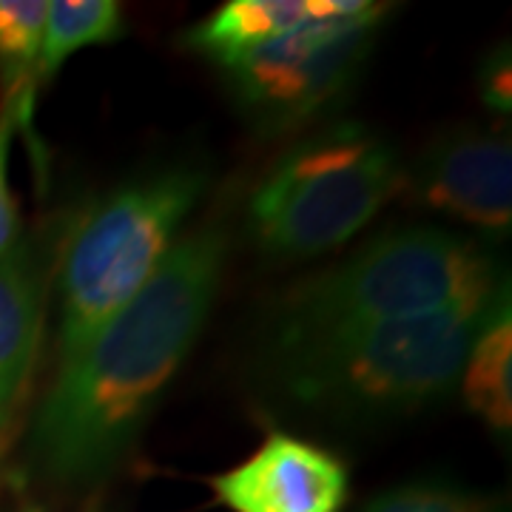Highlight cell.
I'll use <instances>...</instances> for the list:
<instances>
[{"mask_svg": "<svg viewBox=\"0 0 512 512\" xmlns=\"http://www.w3.org/2000/svg\"><path fill=\"white\" fill-rule=\"evenodd\" d=\"M228 237L202 225L165 254L146 285L69 359L40 407L32 447L60 481L120 464L214 308Z\"/></svg>", "mask_w": 512, "mask_h": 512, "instance_id": "cell-1", "label": "cell"}, {"mask_svg": "<svg viewBox=\"0 0 512 512\" xmlns=\"http://www.w3.org/2000/svg\"><path fill=\"white\" fill-rule=\"evenodd\" d=\"M507 285L487 302L330 330L276 345V373L299 407L342 421L410 416L444 399Z\"/></svg>", "mask_w": 512, "mask_h": 512, "instance_id": "cell-2", "label": "cell"}, {"mask_svg": "<svg viewBox=\"0 0 512 512\" xmlns=\"http://www.w3.org/2000/svg\"><path fill=\"white\" fill-rule=\"evenodd\" d=\"M498 291L495 259L481 245L433 225H404L296 285L279 305L276 345L476 305Z\"/></svg>", "mask_w": 512, "mask_h": 512, "instance_id": "cell-3", "label": "cell"}, {"mask_svg": "<svg viewBox=\"0 0 512 512\" xmlns=\"http://www.w3.org/2000/svg\"><path fill=\"white\" fill-rule=\"evenodd\" d=\"M208 174L165 165L92 202L60 256V362L80 350L160 268Z\"/></svg>", "mask_w": 512, "mask_h": 512, "instance_id": "cell-4", "label": "cell"}, {"mask_svg": "<svg viewBox=\"0 0 512 512\" xmlns=\"http://www.w3.org/2000/svg\"><path fill=\"white\" fill-rule=\"evenodd\" d=\"M396 148L365 126L319 131L285 151L248 205L254 242L276 259L328 254L402 188Z\"/></svg>", "mask_w": 512, "mask_h": 512, "instance_id": "cell-5", "label": "cell"}, {"mask_svg": "<svg viewBox=\"0 0 512 512\" xmlns=\"http://www.w3.org/2000/svg\"><path fill=\"white\" fill-rule=\"evenodd\" d=\"M384 15V3H370L350 18L311 20L228 66L248 120L276 134L322 114L359 74Z\"/></svg>", "mask_w": 512, "mask_h": 512, "instance_id": "cell-6", "label": "cell"}, {"mask_svg": "<svg viewBox=\"0 0 512 512\" xmlns=\"http://www.w3.org/2000/svg\"><path fill=\"white\" fill-rule=\"evenodd\" d=\"M407 200L507 237L512 225V148L498 131L461 128L424 148L410 177ZM399 188V191H402Z\"/></svg>", "mask_w": 512, "mask_h": 512, "instance_id": "cell-7", "label": "cell"}, {"mask_svg": "<svg viewBox=\"0 0 512 512\" xmlns=\"http://www.w3.org/2000/svg\"><path fill=\"white\" fill-rule=\"evenodd\" d=\"M234 512H339L348 498V467L319 444L274 433L239 467L211 478Z\"/></svg>", "mask_w": 512, "mask_h": 512, "instance_id": "cell-8", "label": "cell"}, {"mask_svg": "<svg viewBox=\"0 0 512 512\" xmlns=\"http://www.w3.org/2000/svg\"><path fill=\"white\" fill-rule=\"evenodd\" d=\"M367 6L370 3L362 0H231L185 32V43L228 69L259 46L311 20L350 18Z\"/></svg>", "mask_w": 512, "mask_h": 512, "instance_id": "cell-9", "label": "cell"}, {"mask_svg": "<svg viewBox=\"0 0 512 512\" xmlns=\"http://www.w3.org/2000/svg\"><path fill=\"white\" fill-rule=\"evenodd\" d=\"M43 328V279L32 248L18 239L0 254V413L18 399L35 365Z\"/></svg>", "mask_w": 512, "mask_h": 512, "instance_id": "cell-10", "label": "cell"}, {"mask_svg": "<svg viewBox=\"0 0 512 512\" xmlns=\"http://www.w3.org/2000/svg\"><path fill=\"white\" fill-rule=\"evenodd\" d=\"M461 393L467 407L495 433L512 427V316L510 291L478 330L461 367Z\"/></svg>", "mask_w": 512, "mask_h": 512, "instance_id": "cell-11", "label": "cell"}, {"mask_svg": "<svg viewBox=\"0 0 512 512\" xmlns=\"http://www.w3.org/2000/svg\"><path fill=\"white\" fill-rule=\"evenodd\" d=\"M123 35V12L111 0H52L40 57L37 80H49L77 49L111 43Z\"/></svg>", "mask_w": 512, "mask_h": 512, "instance_id": "cell-12", "label": "cell"}, {"mask_svg": "<svg viewBox=\"0 0 512 512\" xmlns=\"http://www.w3.org/2000/svg\"><path fill=\"white\" fill-rule=\"evenodd\" d=\"M49 3L0 0V80L6 97H32Z\"/></svg>", "mask_w": 512, "mask_h": 512, "instance_id": "cell-13", "label": "cell"}, {"mask_svg": "<svg viewBox=\"0 0 512 512\" xmlns=\"http://www.w3.org/2000/svg\"><path fill=\"white\" fill-rule=\"evenodd\" d=\"M362 512H501V501L430 478L373 495Z\"/></svg>", "mask_w": 512, "mask_h": 512, "instance_id": "cell-14", "label": "cell"}, {"mask_svg": "<svg viewBox=\"0 0 512 512\" xmlns=\"http://www.w3.org/2000/svg\"><path fill=\"white\" fill-rule=\"evenodd\" d=\"M32 97H6L0 106V254H6L20 234V214L12 185H9V154L15 128L26 120Z\"/></svg>", "mask_w": 512, "mask_h": 512, "instance_id": "cell-15", "label": "cell"}, {"mask_svg": "<svg viewBox=\"0 0 512 512\" xmlns=\"http://www.w3.org/2000/svg\"><path fill=\"white\" fill-rule=\"evenodd\" d=\"M478 94L481 103L495 114H510L512 109V60L510 46H498L493 55L484 60L478 72Z\"/></svg>", "mask_w": 512, "mask_h": 512, "instance_id": "cell-16", "label": "cell"}, {"mask_svg": "<svg viewBox=\"0 0 512 512\" xmlns=\"http://www.w3.org/2000/svg\"><path fill=\"white\" fill-rule=\"evenodd\" d=\"M0 427H3V413H0Z\"/></svg>", "mask_w": 512, "mask_h": 512, "instance_id": "cell-17", "label": "cell"}]
</instances>
